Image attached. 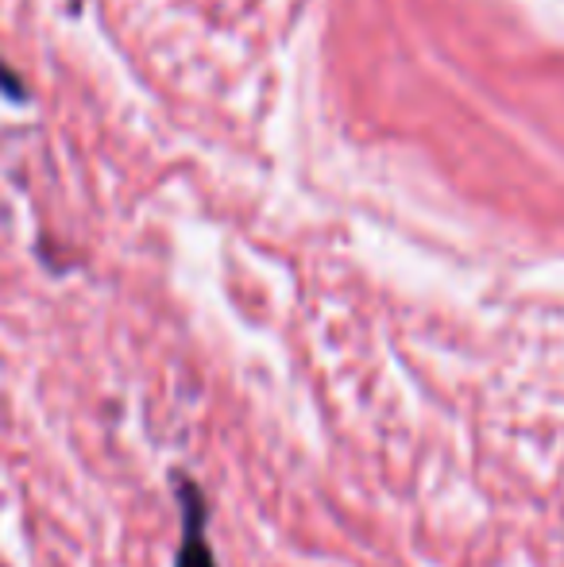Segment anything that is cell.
I'll return each instance as SVG.
<instances>
[{"instance_id": "cell-1", "label": "cell", "mask_w": 564, "mask_h": 567, "mask_svg": "<svg viewBox=\"0 0 564 567\" xmlns=\"http://www.w3.org/2000/svg\"><path fill=\"white\" fill-rule=\"evenodd\" d=\"M182 502V514H186V540H182V553H178V567H217L213 564V553L205 545V506H202V494H197L194 483L182 478L178 483Z\"/></svg>"}]
</instances>
